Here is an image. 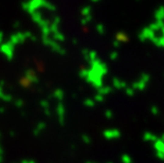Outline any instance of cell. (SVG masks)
<instances>
[{
  "label": "cell",
  "mask_w": 164,
  "mask_h": 163,
  "mask_svg": "<svg viewBox=\"0 0 164 163\" xmlns=\"http://www.w3.org/2000/svg\"><path fill=\"white\" fill-rule=\"evenodd\" d=\"M156 17L158 19V21H162V19H164V8H160L157 11Z\"/></svg>",
  "instance_id": "cell-1"
},
{
  "label": "cell",
  "mask_w": 164,
  "mask_h": 163,
  "mask_svg": "<svg viewBox=\"0 0 164 163\" xmlns=\"http://www.w3.org/2000/svg\"><path fill=\"white\" fill-rule=\"evenodd\" d=\"M156 148L158 149V153H164V142L159 140L156 143Z\"/></svg>",
  "instance_id": "cell-2"
}]
</instances>
